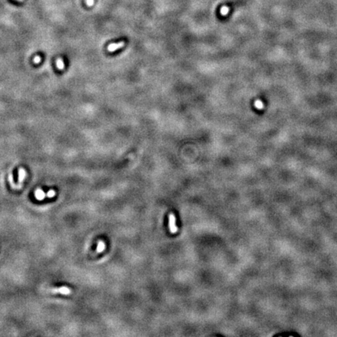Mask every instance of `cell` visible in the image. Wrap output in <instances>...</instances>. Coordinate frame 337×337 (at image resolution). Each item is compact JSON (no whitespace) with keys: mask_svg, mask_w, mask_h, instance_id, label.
Segmentation results:
<instances>
[{"mask_svg":"<svg viewBox=\"0 0 337 337\" xmlns=\"http://www.w3.org/2000/svg\"><path fill=\"white\" fill-rule=\"evenodd\" d=\"M53 293H59L63 295H69L71 293V289L67 286H61L59 288H55L52 290Z\"/></svg>","mask_w":337,"mask_h":337,"instance_id":"cell-1","label":"cell"},{"mask_svg":"<svg viewBox=\"0 0 337 337\" xmlns=\"http://www.w3.org/2000/svg\"><path fill=\"white\" fill-rule=\"evenodd\" d=\"M170 230L172 234H175L177 231L176 225V217L173 214H170Z\"/></svg>","mask_w":337,"mask_h":337,"instance_id":"cell-2","label":"cell"},{"mask_svg":"<svg viewBox=\"0 0 337 337\" xmlns=\"http://www.w3.org/2000/svg\"><path fill=\"white\" fill-rule=\"evenodd\" d=\"M124 44H125V43L124 41H120L119 43H112V44H110L108 46V50L110 53H112V52H115L118 48H123L124 46Z\"/></svg>","mask_w":337,"mask_h":337,"instance_id":"cell-3","label":"cell"},{"mask_svg":"<svg viewBox=\"0 0 337 337\" xmlns=\"http://www.w3.org/2000/svg\"><path fill=\"white\" fill-rule=\"evenodd\" d=\"M35 196L38 200L41 201V200H43L44 197H46V194H45V193H44L41 189H38L35 191Z\"/></svg>","mask_w":337,"mask_h":337,"instance_id":"cell-4","label":"cell"},{"mask_svg":"<svg viewBox=\"0 0 337 337\" xmlns=\"http://www.w3.org/2000/svg\"><path fill=\"white\" fill-rule=\"evenodd\" d=\"M19 176H18V182L20 183H22V182H23V179H25V177L27 176V172L25 171L23 169H20L19 170Z\"/></svg>","mask_w":337,"mask_h":337,"instance_id":"cell-5","label":"cell"},{"mask_svg":"<svg viewBox=\"0 0 337 337\" xmlns=\"http://www.w3.org/2000/svg\"><path fill=\"white\" fill-rule=\"evenodd\" d=\"M56 66H57L58 69L60 70H63L64 69L65 64H64V61H63V59L59 58V59L56 60Z\"/></svg>","mask_w":337,"mask_h":337,"instance_id":"cell-6","label":"cell"},{"mask_svg":"<svg viewBox=\"0 0 337 337\" xmlns=\"http://www.w3.org/2000/svg\"><path fill=\"white\" fill-rule=\"evenodd\" d=\"M105 243H104L103 241H102V240H100V241H99V243H98V246H97V249H96V252H97V253H100V252H102L104 251V249H105Z\"/></svg>","mask_w":337,"mask_h":337,"instance_id":"cell-7","label":"cell"},{"mask_svg":"<svg viewBox=\"0 0 337 337\" xmlns=\"http://www.w3.org/2000/svg\"><path fill=\"white\" fill-rule=\"evenodd\" d=\"M255 106L258 109H262L264 108V104L260 100H256L255 102Z\"/></svg>","mask_w":337,"mask_h":337,"instance_id":"cell-8","label":"cell"},{"mask_svg":"<svg viewBox=\"0 0 337 337\" xmlns=\"http://www.w3.org/2000/svg\"><path fill=\"white\" fill-rule=\"evenodd\" d=\"M229 10H229V8L227 6H222L220 10L221 14H222V16H225V15H227V13H229Z\"/></svg>","mask_w":337,"mask_h":337,"instance_id":"cell-9","label":"cell"},{"mask_svg":"<svg viewBox=\"0 0 337 337\" xmlns=\"http://www.w3.org/2000/svg\"><path fill=\"white\" fill-rule=\"evenodd\" d=\"M55 195H56V192H55V191H53V190H51V191H48V193L46 194V197H53Z\"/></svg>","mask_w":337,"mask_h":337,"instance_id":"cell-10","label":"cell"},{"mask_svg":"<svg viewBox=\"0 0 337 337\" xmlns=\"http://www.w3.org/2000/svg\"><path fill=\"white\" fill-rule=\"evenodd\" d=\"M41 57H40V56H36L35 57V59H34V63H35V64H38V63L41 62Z\"/></svg>","mask_w":337,"mask_h":337,"instance_id":"cell-11","label":"cell"}]
</instances>
